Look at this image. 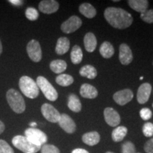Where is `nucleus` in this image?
<instances>
[{
    "instance_id": "nucleus-36",
    "label": "nucleus",
    "mask_w": 153,
    "mask_h": 153,
    "mask_svg": "<svg viewBox=\"0 0 153 153\" xmlns=\"http://www.w3.org/2000/svg\"><path fill=\"white\" fill-rule=\"evenodd\" d=\"M144 150L147 153H153V138H151L145 143Z\"/></svg>"
},
{
    "instance_id": "nucleus-6",
    "label": "nucleus",
    "mask_w": 153,
    "mask_h": 153,
    "mask_svg": "<svg viewBox=\"0 0 153 153\" xmlns=\"http://www.w3.org/2000/svg\"><path fill=\"white\" fill-rule=\"evenodd\" d=\"M25 136L34 145L38 146L45 145L48 141V137L44 132L35 128H29L25 131Z\"/></svg>"
},
{
    "instance_id": "nucleus-17",
    "label": "nucleus",
    "mask_w": 153,
    "mask_h": 153,
    "mask_svg": "<svg viewBox=\"0 0 153 153\" xmlns=\"http://www.w3.org/2000/svg\"><path fill=\"white\" fill-rule=\"evenodd\" d=\"M128 4L131 9L141 14L148 10L149 6L148 0H129Z\"/></svg>"
},
{
    "instance_id": "nucleus-43",
    "label": "nucleus",
    "mask_w": 153,
    "mask_h": 153,
    "mask_svg": "<svg viewBox=\"0 0 153 153\" xmlns=\"http://www.w3.org/2000/svg\"><path fill=\"white\" fill-rule=\"evenodd\" d=\"M106 153H114V152H107Z\"/></svg>"
},
{
    "instance_id": "nucleus-22",
    "label": "nucleus",
    "mask_w": 153,
    "mask_h": 153,
    "mask_svg": "<svg viewBox=\"0 0 153 153\" xmlns=\"http://www.w3.org/2000/svg\"><path fill=\"white\" fill-rule=\"evenodd\" d=\"M68 106L73 112H79L82 109V104L80 102L79 97L74 94H70L68 98Z\"/></svg>"
},
{
    "instance_id": "nucleus-12",
    "label": "nucleus",
    "mask_w": 153,
    "mask_h": 153,
    "mask_svg": "<svg viewBox=\"0 0 153 153\" xmlns=\"http://www.w3.org/2000/svg\"><path fill=\"white\" fill-rule=\"evenodd\" d=\"M104 118L106 123L111 127H116L120 123V117L118 113L113 108H105L104 111Z\"/></svg>"
},
{
    "instance_id": "nucleus-14",
    "label": "nucleus",
    "mask_w": 153,
    "mask_h": 153,
    "mask_svg": "<svg viewBox=\"0 0 153 153\" xmlns=\"http://www.w3.org/2000/svg\"><path fill=\"white\" fill-rule=\"evenodd\" d=\"M133 56L131 48L127 44L123 43L119 47V60L123 65H129L133 61Z\"/></svg>"
},
{
    "instance_id": "nucleus-41",
    "label": "nucleus",
    "mask_w": 153,
    "mask_h": 153,
    "mask_svg": "<svg viewBox=\"0 0 153 153\" xmlns=\"http://www.w3.org/2000/svg\"><path fill=\"white\" fill-rule=\"evenodd\" d=\"M2 51H3L2 45H1V41H0V55L2 53Z\"/></svg>"
},
{
    "instance_id": "nucleus-19",
    "label": "nucleus",
    "mask_w": 153,
    "mask_h": 153,
    "mask_svg": "<svg viewBox=\"0 0 153 153\" xmlns=\"http://www.w3.org/2000/svg\"><path fill=\"white\" fill-rule=\"evenodd\" d=\"M70 41L66 37H60L57 41L55 52L58 55H64L70 49Z\"/></svg>"
},
{
    "instance_id": "nucleus-9",
    "label": "nucleus",
    "mask_w": 153,
    "mask_h": 153,
    "mask_svg": "<svg viewBox=\"0 0 153 153\" xmlns=\"http://www.w3.org/2000/svg\"><path fill=\"white\" fill-rule=\"evenodd\" d=\"M82 20L76 16H72L61 25V30L65 33L69 34L76 31L81 27Z\"/></svg>"
},
{
    "instance_id": "nucleus-25",
    "label": "nucleus",
    "mask_w": 153,
    "mask_h": 153,
    "mask_svg": "<svg viewBox=\"0 0 153 153\" xmlns=\"http://www.w3.org/2000/svg\"><path fill=\"white\" fill-rule=\"evenodd\" d=\"M79 74L82 76H85L88 79H92L97 76V71L94 67L90 65H87L80 69Z\"/></svg>"
},
{
    "instance_id": "nucleus-26",
    "label": "nucleus",
    "mask_w": 153,
    "mask_h": 153,
    "mask_svg": "<svg viewBox=\"0 0 153 153\" xmlns=\"http://www.w3.org/2000/svg\"><path fill=\"white\" fill-rule=\"evenodd\" d=\"M50 68L54 73L61 74L66 70L67 63L62 60H53L50 64Z\"/></svg>"
},
{
    "instance_id": "nucleus-27",
    "label": "nucleus",
    "mask_w": 153,
    "mask_h": 153,
    "mask_svg": "<svg viewBox=\"0 0 153 153\" xmlns=\"http://www.w3.org/2000/svg\"><path fill=\"white\" fill-rule=\"evenodd\" d=\"M72 62L74 65L79 64L82 62V57H83V53L79 45H74L72 48L71 54H70Z\"/></svg>"
},
{
    "instance_id": "nucleus-29",
    "label": "nucleus",
    "mask_w": 153,
    "mask_h": 153,
    "mask_svg": "<svg viewBox=\"0 0 153 153\" xmlns=\"http://www.w3.org/2000/svg\"><path fill=\"white\" fill-rule=\"evenodd\" d=\"M25 14H26V18L30 21L37 20L38 16H39L38 11L35 8H33V7H28V8L26 9Z\"/></svg>"
},
{
    "instance_id": "nucleus-30",
    "label": "nucleus",
    "mask_w": 153,
    "mask_h": 153,
    "mask_svg": "<svg viewBox=\"0 0 153 153\" xmlns=\"http://www.w3.org/2000/svg\"><path fill=\"white\" fill-rule=\"evenodd\" d=\"M140 18L143 22L148 24H152L153 23V9H148L144 13L140 14Z\"/></svg>"
},
{
    "instance_id": "nucleus-31",
    "label": "nucleus",
    "mask_w": 153,
    "mask_h": 153,
    "mask_svg": "<svg viewBox=\"0 0 153 153\" xmlns=\"http://www.w3.org/2000/svg\"><path fill=\"white\" fill-rule=\"evenodd\" d=\"M41 153H60L56 146L51 144H45L41 147Z\"/></svg>"
},
{
    "instance_id": "nucleus-37",
    "label": "nucleus",
    "mask_w": 153,
    "mask_h": 153,
    "mask_svg": "<svg viewBox=\"0 0 153 153\" xmlns=\"http://www.w3.org/2000/svg\"><path fill=\"white\" fill-rule=\"evenodd\" d=\"M9 2H10L11 4L15 6H21L23 4L24 1H21V0H9Z\"/></svg>"
},
{
    "instance_id": "nucleus-1",
    "label": "nucleus",
    "mask_w": 153,
    "mask_h": 153,
    "mask_svg": "<svg viewBox=\"0 0 153 153\" xmlns=\"http://www.w3.org/2000/svg\"><path fill=\"white\" fill-rule=\"evenodd\" d=\"M104 17L111 26L118 29L128 28L133 22V16L130 13L116 7H108L105 9Z\"/></svg>"
},
{
    "instance_id": "nucleus-3",
    "label": "nucleus",
    "mask_w": 153,
    "mask_h": 153,
    "mask_svg": "<svg viewBox=\"0 0 153 153\" xmlns=\"http://www.w3.org/2000/svg\"><path fill=\"white\" fill-rule=\"evenodd\" d=\"M7 102L11 108L16 114H22L26 109V104L22 95L14 89H10L7 92Z\"/></svg>"
},
{
    "instance_id": "nucleus-20",
    "label": "nucleus",
    "mask_w": 153,
    "mask_h": 153,
    "mask_svg": "<svg viewBox=\"0 0 153 153\" xmlns=\"http://www.w3.org/2000/svg\"><path fill=\"white\" fill-rule=\"evenodd\" d=\"M82 141L89 146H94L99 143L100 135L96 131L89 132V133L84 134L82 136Z\"/></svg>"
},
{
    "instance_id": "nucleus-10",
    "label": "nucleus",
    "mask_w": 153,
    "mask_h": 153,
    "mask_svg": "<svg viewBox=\"0 0 153 153\" xmlns=\"http://www.w3.org/2000/svg\"><path fill=\"white\" fill-rule=\"evenodd\" d=\"M58 123L61 128L69 134L73 133L76 131L75 123L72 120V118L68 114H63L61 115Z\"/></svg>"
},
{
    "instance_id": "nucleus-23",
    "label": "nucleus",
    "mask_w": 153,
    "mask_h": 153,
    "mask_svg": "<svg viewBox=\"0 0 153 153\" xmlns=\"http://www.w3.org/2000/svg\"><path fill=\"white\" fill-rule=\"evenodd\" d=\"M99 52L104 58H110L114 54V48L109 42L105 41L101 45Z\"/></svg>"
},
{
    "instance_id": "nucleus-35",
    "label": "nucleus",
    "mask_w": 153,
    "mask_h": 153,
    "mask_svg": "<svg viewBox=\"0 0 153 153\" xmlns=\"http://www.w3.org/2000/svg\"><path fill=\"white\" fill-rule=\"evenodd\" d=\"M140 116L141 118L144 120H148L152 118V113L150 109L148 108H143L140 111Z\"/></svg>"
},
{
    "instance_id": "nucleus-24",
    "label": "nucleus",
    "mask_w": 153,
    "mask_h": 153,
    "mask_svg": "<svg viewBox=\"0 0 153 153\" xmlns=\"http://www.w3.org/2000/svg\"><path fill=\"white\" fill-rule=\"evenodd\" d=\"M128 129L125 126H118L112 132L111 137L114 142H120L127 135Z\"/></svg>"
},
{
    "instance_id": "nucleus-5",
    "label": "nucleus",
    "mask_w": 153,
    "mask_h": 153,
    "mask_svg": "<svg viewBox=\"0 0 153 153\" xmlns=\"http://www.w3.org/2000/svg\"><path fill=\"white\" fill-rule=\"evenodd\" d=\"M36 84H37L38 88L42 91V92L45 97V98L48 99L49 101H55L58 97L56 89L53 87L51 82H49L46 78L43 76H39L36 79Z\"/></svg>"
},
{
    "instance_id": "nucleus-33",
    "label": "nucleus",
    "mask_w": 153,
    "mask_h": 153,
    "mask_svg": "<svg viewBox=\"0 0 153 153\" xmlns=\"http://www.w3.org/2000/svg\"><path fill=\"white\" fill-rule=\"evenodd\" d=\"M135 147L133 143L128 141L122 145V153H135Z\"/></svg>"
},
{
    "instance_id": "nucleus-40",
    "label": "nucleus",
    "mask_w": 153,
    "mask_h": 153,
    "mask_svg": "<svg viewBox=\"0 0 153 153\" xmlns=\"http://www.w3.org/2000/svg\"><path fill=\"white\" fill-rule=\"evenodd\" d=\"M36 126H37V123H35V122H33V123H30V127H31V128L36 127Z\"/></svg>"
},
{
    "instance_id": "nucleus-38",
    "label": "nucleus",
    "mask_w": 153,
    "mask_h": 153,
    "mask_svg": "<svg viewBox=\"0 0 153 153\" xmlns=\"http://www.w3.org/2000/svg\"><path fill=\"white\" fill-rule=\"evenodd\" d=\"M72 153H89V152L86 150H85V149L77 148V149H74V150H72Z\"/></svg>"
},
{
    "instance_id": "nucleus-16",
    "label": "nucleus",
    "mask_w": 153,
    "mask_h": 153,
    "mask_svg": "<svg viewBox=\"0 0 153 153\" xmlns=\"http://www.w3.org/2000/svg\"><path fill=\"white\" fill-rule=\"evenodd\" d=\"M80 94L86 99H94L98 95V91L94 86L89 84H84L81 86L79 90Z\"/></svg>"
},
{
    "instance_id": "nucleus-2",
    "label": "nucleus",
    "mask_w": 153,
    "mask_h": 153,
    "mask_svg": "<svg viewBox=\"0 0 153 153\" xmlns=\"http://www.w3.org/2000/svg\"><path fill=\"white\" fill-rule=\"evenodd\" d=\"M19 86L22 92L29 99H35L39 94V88L34 80L28 76L20 78Z\"/></svg>"
},
{
    "instance_id": "nucleus-44",
    "label": "nucleus",
    "mask_w": 153,
    "mask_h": 153,
    "mask_svg": "<svg viewBox=\"0 0 153 153\" xmlns=\"http://www.w3.org/2000/svg\"><path fill=\"white\" fill-rule=\"evenodd\" d=\"M152 107H153V104H152Z\"/></svg>"
},
{
    "instance_id": "nucleus-34",
    "label": "nucleus",
    "mask_w": 153,
    "mask_h": 153,
    "mask_svg": "<svg viewBox=\"0 0 153 153\" xmlns=\"http://www.w3.org/2000/svg\"><path fill=\"white\" fill-rule=\"evenodd\" d=\"M143 133L145 137H152L153 135V124L150 122L145 123L143 127Z\"/></svg>"
},
{
    "instance_id": "nucleus-18",
    "label": "nucleus",
    "mask_w": 153,
    "mask_h": 153,
    "mask_svg": "<svg viewBox=\"0 0 153 153\" xmlns=\"http://www.w3.org/2000/svg\"><path fill=\"white\" fill-rule=\"evenodd\" d=\"M84 44L86 51L89 53H92L95 51L97 45V38L92 33H87L84 38Z\"/></svg>"
},
{
    "instance_id": "nucleus-21",
    "label": "nucleus",
    "mask_w": 153,
    "mask_h": 153,
    "mask_svg": "<svg viewBox=\"0 0 153 153\" xmlns=\"http://www.w3.org/2000/svg\"><path fill=\"white\" fill-rule=\"evenodd\" d=\"M79 11L81 14L88 19H92L97 15V10L89 3H83L79 6Z\"/></svg>"
},
{
    "instance_id": "nucleus-11",
    "label": "nucleus",
    "mask_w": 153,
    "mask_h": 153,
    "mask_svg": "<svg viewBox=\"0 0 153 153\" xmlns=\"http://www.w3.org/2000/svg\"><path fill=\"white\" fill-rule=\"evenodd\" d=\"M133 93L129 89L118 91L114 94V100L120 106H124L128 104L133 99Z\"/></svg>"
},
{
    "instance_id": "nucleus-13",
    "label": "nucleus",
    "mask_w": 153,
    "mask_h": 153,
    "mask_svg": "<svg viewBox=\"0 0 153 153\" xmlns=\"http://www.w3.org/2000/svg\"><path fill=\"white\" fill-rule=\"evenodd\" d=\"M152 91V86L149 83H144L140 86L137 92V100L139 104H145L148 101Z\"/></svg>"
},
{
    "instance_id": "nucleus-7",
    "label": "nucleus",
    "mask_w": 153,
    "mask_h": 153,
    "mask_svg": "<svg viewBox=\"0 0 153 153\" xmlns=\"http://www.w3.org/2000/svg\"><path fill=\"white\" fill-rule=\"evenodd\" d=\"M28 57L30 60L35 62H38L42 59V51L39 42L36 40H31L27 44L26 46Z\"/></svg>"
},
{
    "instance_id": "nucleus-39",
    "label": "nucleus",
    "mask_w": 153,
    "mask_h": 153,
    "mask_svg": "<svg viewBox=\"0 0 153 153\" xmlns=\"http://www.w3.org/2000/svg\"><path fill=\"white\" fill-rule=\"evenodd\" d=\"M4 130H5L4 123L2 121H1V120H0V134L2 133L4 131Z\"/></svg>"
},
{
    "instance_id": "nucleus-8",
    "label": "nucleus",
    "mask_w": 153,
    "mask_h": 153,
    "mask_svg": "<svg viewBox=\"0 0 153 153\" xmlns=\"http://www.w3.org/2000/svg\"><path fill=\"white\" fill-rule=\"evenodd\" d=\"M41 113L44 118L51 123H58L60 118V114L51 104H44L42 105Z\"/></svg>"
},
{
    "instance_id": "nucleus-28",
    "label": "nucleus",
    "mask_w": 153,
    "mask_h": 153,
    "mask_svg": "<svg viewBox=\"0 0 153 153\" xmlns=\"http://www.w3.org/2000/svg\"><path fill=\"white\" fill-rule=\"evenodd\" d=\"M57 85L62 86V87H68L71 85L74 82V79L71 75L66 74H61L58 75L55 79Z\"/></svg>"
},
{
    "instance_id": "nucleus-32",
    "label": "nucleus",
    "mask_w": 153,
    "mask_h": 153,
    "mask_svg": "<svg viewBox=\"0 0 153 153\" xmlns=\"http://www.w3.org/2000/svg\"><path fill=\"white\" fill-rule=\"evenodd\" d=\"M0 153H14V151L8 143L0 140Z\"/></svg>"
},
{
    "instance_id": "nucleus-4",
    "label": "nucleus",
    "mask_w": 153,
    "mask_h": 153,
    "mask_svg": "<svg viewBox=\"0 0 153 153\" xmlns=\"http://www.w3.org/2000/svg\"><path fill=\"white\" fill-rule=\"evenodd\" d=\"M12 144L24 153H36L41 149V146L34 145L27 137L23 135H16L13 137Z\"/></svg>"
},
{
    "instance_id": "nucleus-42",
    "label": "nucleus",
    "mask_w": 153,
    "mask_h": 153,
    "mask_svg": "<svg viewBox=\"0 0 153 153\" xmlns=\"http://www.w3.org/2000/svg\"><path fill=\"white\" fill-rule=\"evenodd\" d=\"M143 79V76H141V77L140 78V80H142Z\"/></svg>"
},
{
    "instance_id": "nucleus-15",
    "label": "nucleus",
    "mask_w": 153,
    "mask_h": 153,
    "mask_svg": "<svg viewBox=\"0 0 153 153\" xmlns=\"http://www.w3.org/2000/svg\"><path fill=\"white\" fill-rule=\"evenodd\" d=\"M38 9L44 14H51L58 10L59 3L55 0H43L39 3Z\"/></svg>"
}]
</instances>
